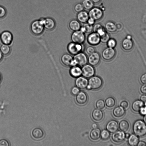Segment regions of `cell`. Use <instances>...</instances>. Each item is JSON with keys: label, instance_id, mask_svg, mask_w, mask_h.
I'll use <instances>...</instances> for the list:
<instances>
[{"label": "cell", "instance_id": "1", "mask_svg": "<svg viewBox=\"0 0 146 146\" xmlns=\"http://www.w3.org/2000/svg\"><path fill=\"white\" fill-rule=\"evenodd\" d=\"M134 133L138 137H142L146 135V124L141 120L135 121L133 124Z\"/></svg>", "mask_w": 146, "mask_h": 146}, {"label": "cell", "instance_id": "2", "mask_svg": "<svg viewBox=\"0 0 146 146\" xmlns=\"http://www.w3.org/2000/svg\"><path fill=\"white\" fill-rule=\"evenodd\" d=\"M103 84V80L100 77L94 75L89 78L86 89L89 90H98L102 87Z\"/></svg>", "mask_w": 146, "mask_h": 146}, {"label": "cell", "instance_id": "3", "mask_svg": "<svg viewBox=\"0 0 146 146\" xmlns=\"http://www.w3.org/2000/svg\"><path fill=\"white\" fill-rule=\"evenodd\" d=\"M44 28L42 24L39 20L33 22L30 26V30L32 33L36 36L41 35L43 32Z\"/></svg>", "mask_w": 146, "mask_h": 146}, {"label": "cell", "instance_id": "4", "mask_svg": "<svg viewBox=\"0 0 146 146\" xmlns=\"http://www.w3.org/2000/svg\"><path fill=\"white\" fill-rule=\"evenodd\" d=\"M84 48L83 44L72 42L68 44L67 46V50L70 54L74 56L82 52Z\"/></svg>", "mask_w": 146, "mask_h": 146}, {"label": "cell", "instance_id": "5", "mask_svg": "<svg viewBox=\"0 0 146 146\" xmlns=\"http://www.w3.org/2000/svg\"><path fill=\"white\" fill-rule=\"evenodd\" d=\"M72 42L83 44L86 39L85 33L80 30L73 32L71 36Z\"/></svg>", "mask_w": 146, "mask_h": 146}, {"label": "cell", "instance_id": "6", "mask_svg": "<svg viewBox=\"0 0 146 146\" xmlns=\"http://www.w3.org/2000/svg\"><path fill=\"white\" fill-rule=\"evenodd\" d=\"M116 52L114 48L107 47L104 49L102 52L103 59L106 61L112 60L115 57Z\"/></svg>", "mask_w": 146, "mask_h": 146}, {"label": "cell", "instance_id": "7", "mask_svg": "<svg viewBox=\"0 0 146 146\" xmlns=\"http://www.w3.org/2000/svg\"><path fill=\"white\" fill-rule=\"evenodd\" d=\"M89 17L93 19L96 21L100 20L104 16L103 10L100 8L93 7L88 12Z\"/></svg>", "mask_w": 146, "mask_h": 146}, {"label": "cell", "instance_id": "8", "mask_svg": "<svg viewBox=\"0 0 146 146\" xmlns=\"http://www.w3.org/2000/svg\"><path fill=\"white\" fill-rule=\"evenodd\" d=\"M82 76L88 79L95 75V74L94 67L88 63L82 67Z\"/></svg>", "mask_w": 146, "mask_h": 146}, {"label": "cell", "instance_id": "9", "mask_svg": "<svg viewBox=\"0 0 146 146\" xmlns=\"http://www.w3.org/2000/svg\"><path fill=\"white\" fill-rule=\"evenodd\" d=\"M43 25L44 29L48 31L54 30L56 26L55 21L50 17L41 18L39 19Z\"/></svg>", "mask_w": 146, "mask_h": 146}, {"label": "cell", "instance_id": "10", "mask_svg": "<svg viewBox=\"0 0 146 146\" xmlns=\"http://www.w3.org/2000/svg\"><path fill=\"white\" fill-rule=\"evenodd\" d=\"M87 41L90 45H98L101 42L100 36L97 33L92 32L89 34L87 38Z\"/></svg>", "mask_w": 146, "mask_h": 146}, {"label": "cell", "instance_id": "11", "mask_svg": "<svg viewBox=\"0 0 146 146\" xmlns=\"http://www.w3.org/2000/svg\"><path fill=\"white\" fill-rule=\"evenodd\" d=\"M73 58L76 61L77 65L81 67L88 63L87 56L83 51L74 55Z\"/></svg>", "mask_w": 146, "mask_h": 146}, {"label": "cell", "instance_id": "12", "mask_svg": "<svg viewBox=\"0 0 146 146\" xmlns=\"http://www.w3.org/2000/svg\"><path fill=\"white\" fill-rule=\"evenodd\" d=\"M101 59V56L99 53L95 51L89 55L88 57V63L94 67L96 66L99 64Z\"/></svg>", "mask_w": 146, "mask_h": 146}, {"label": "cell", "instance_id": "13", "mask_svg": "<svg viewBox=\"0 0 146 146\" xmlns=\"http://www.w3.org/2000/svg\"><path fill=\"white\" fill-rule=\"evenodd\" d=\"M0 38L3 44L10 45L12 43L13 37L11 32L8 31H5L0 35Z\"/></svg>", "mask_w": 146, "mask_h": 146}, {"label": "cell", "instance_id": "14", "mask_svg": "<svg viewBox=\"0 0 146 146\" xmlns=\"http://www.w3.org/2000/svg\"><path fill=\"white\" fill-rule=\"evenodd\" d=\"M88 100V96L85 92L82 91L80 92L76 95L75 100L77 104L81 106L85 105Z\"/></svg>", "mask_w": 146, "mask_h": 146}, {"label": "cell", "instance_id": "15", "mask_svg": "<svg viewBox=\"0 0 146 146\" xmlns=\"http://www.w3.org/2000/svg\"><path fill=\"white\" fill-rule=\"evenodd\" d=\"M75 83L76 86L80 89H86L88 84V80L81 76L76 78Z\"/></svg>", "mask_w": 146, "mask_h": 146}, {"label": "cell", "instance_id": "16", "mask_svg": "<svg viewBox=\"0 0 146 146\" xmlns=\"http://www.w3.org/2000/svg\"><path fill=\"white\" fill-rule=\"evenodd\" d=\"M73 57L70 54L65 53L62 54L60 58V61L64 66L68 67L72 66L73 60Z\"/></svg>", "mask_w": 146, "mask_h": 146}, {"label": "cell", "instance_id": "17", "mask_svg": "<svg viewBox=\"0 0 146 146\" xmlns=\"http://www.w3.org/2000/svg\"><path fill=\"white\" fill-rule=\"evenodd\" d=\"M112 141L116 143L122 142L125 138V133L121 131H117L113 133L111 136Z\"/></svg>", "mask_w": 146, "mask_h": 146}, {"label": "cell", "instance_id": "18", "mask_svg": "<svg viewBox=\"0 0 146 146\" xmlns=\"http://www.w3.org/2000/svg\"><path fill=\"white\" fill-rule=\"evenodd\" d=\"M91 116L94 121L96 122H100L103 119L104 115L103 112L101 110L96 108L93 110Z\"/></svg>", "mask_w": 146, "mask_h": 146}, {"label": "cell", "instance_id": "19", "mask_svg": "<svg viewBox=\"0 0 146 146\" xmlns=\"http://www.w3.org/2000/svg\"><path fill=\"white\" fill-rule=\"evenodd\" d=\"M44 135V132L43 130L38 127L34 129L31 132L32 137L36 140H40L42 139Z\"/></svg>", "mask_w": 146, "mask_h": 146}, {"label": "cell", "instance_id": "20", "mask_svg": "<svg viewBox=\"0 0 146 146\" xmlns=\"http://www.w3.org/2000/svg\"><path fill=\"white\" fill-rule=\"evenodd\" d=\"M119 128L118 122L114 120H111L108 122L106 129L110 133H113L117 131Z\"/></svg>", "mask_w": 146, "mask_h": 146}, {"label": "cell", "instance_id": "21", "mask_svg": "<svg viewBox=\"0 0 146 146\" xmlns=\"http://www.w3.org/2000/svg\"><path fill=\"white\" fill-rule=\"evenodd\" d=\"M69 73L72 77L75 78L82 76V67L77 65L71 66Z\"/></svg>", "mask_w": 146, "mask_h": 146}, {"label": "cell", "instance_id": "22", "mask_svg": "<svg viewBox=\"0 0 146 146\" xmlns=\"http://www.w3.org/2000/svg\"><path fill=\"white\" fill-rule=\"evenodd\" d=\"M89 18L88 12L84 10L77 13L76 15L77 20L82 24L86 23Z\"/></svg>", "mask_w": 146, "mask_h": 146}, {"label": "cell", "instance_id": "23", "mask_svg": "<svg viewBox=\"0 0 146 146\" xmlns=\"http://www.w3.org/2000/svg\"><path fill=\"white\" fill-rule=\"evenodd\" d=\"M101 131L98 128L93 129L90 132L89 137L92 141H96L100 138Z\"/></svg>", "mask_w": 146, "mask_h": 146}, {"label": "cell", "instance_id": "24", "mask_svg": "<svg viewBox=\"0 0 146 146\" xmlns=\"http://www.w3.org/2000/svg\"><path fill=\"white\" fill-rule=\"evenodd\" d=\"M69 29L74 32L80 30L81 25V23L77 19H72L70 21L68 24Z\"/></svg>", "mask_w": 146, "mask_h": 146}, {"label": "cell", "instance_id": "25", "mask_svg": "<svg viewBox=\"0 0 146 146\" xmlns=\"http://www.w3.org/2000/svg\"><path fill=\"white\" fill-rule=\"evenodd\" d=\"M121 46L124 50L127 51H129L133 48V42L131 40L125 38L122 41L121 43Z\"/></svg>", "mask_w": 146, "mask_h": 146}, {"label": "cell", "instance_id": "26", "mask_svg": "<svg viewBox=\"0 0 146 146\" xmlns=\"http://www.w3.org/2000/svg\"><path fill=\"white\" fill-rule=\"evenodd\" d=\"M112 113L113 116L117 118L123 117L125 113V110L121 106H117L113 110Z\"/></svg>", "mask_w": 146, "mask_h": 146}, {"label": "cell", "instance_id": "27", "mask_svg": "<svg viewBox=\"0 0 146 146\" xmlns=\"http://www.w3.org/2000/svg\"><path fill=\"white\" fill-rule=\"evenodd\" d=\"M104 28L106 31L110 33H114L117 31L115 24L111 21L106 23Z\"/></svg>", "mask_w": 146, "mask_h": 146}, {"label": "cell", "instance_id": "28", "mask_svg": "<svg viewBox=\"0 0 146 146\" xmlns=\"http://www.w3.org/2000/svg\"><path fill=\"white\" fill-rule=\"evenodd\" d=\"M144 106L143 102L141 100H136L133 102L131 105L133 110L136 112H139L140 110Z\"/></svg>", "mask_w": 146, "mask_h": 146}, {"label": "cell", "instance_id": "29", "mask_svg": "<svg viewBox=\"0 0 146 146\" xmlns=\"http://www.w3.org/2000/svg\"><path fill=\"white\" fill-rule=\"evenodd\" d=\"M93 26L87 23H85L81 26L80 30L85 33L89 34L93 32Z\"/></svg>", "mask_w": 146, "mask_h": 146}, {"label": "cell", "instance_id": "30", "mask_svg": "<svg viewBox=\"0 0 146 146\" xmlns=\"http://www.w3.org/2000/svg\"><path fill=\"white\" fill-rule=\"evenodd\" d=\"M128 139V143L131 146L137 145L139 141L138 137L134 134L130 135Z\"/></svg>", "mask_w": 146, "mask_h": 146}, {"label": "cell", "instance_id": "31", "mask_svg": "<svg viewBox=\"0 0 146 146\" xmlns=\"http://www.w3.org/2000/svg\"><path fill=\"white\" fill-rule=\"evenodd\" d=\"M0 50L3 55L7 56L11 53V48L9 45L3 44L0 46Z\"/></svg>", "mask_w": 146, "mask_h": 146}, {"label": "cell", "instance_id": "32", "mask_svg": "<svg viewBox=\"0 0 146 146\" xmlns=\"http://www.w3.org/2000/svg\"><path fill=\"white\" fill-rule=\"evenodd\" d=\"M120 129L123 132H126L129 129V124L128 121L123 120L121 121L119 124Z\"/></svg>", "mask_w": 146, "mask_h": 146}, {"label": "cell", "instance_id": "33", "mask_svg": "<svg viewBox=\"0 0 146 146\" xmlns=\"http://www.w3.org/2000/svg\"><path fill=\"white\" fill-rule=\"evenodd\" d=\"M105 105L106 107L109 108L114 107L116 104V101L115 99L112 97H109L105 100Z\"/></svg>", "mask_w": 146, "mask_h": 146}, {"label": "cell", "instance_id": "34", "mask_svg": "<svg viewBox=\"0 0 146 146\" xmlns=\"http://www.w3.org/2000/svg\"><path fill=\"white\" fill-rule=\"evenodd\" d=\"M84 9L90 10L94 7V3L91 0H83L82 3Z\"/></svg>", "mask_w": 146, "mask_h": 146}, {"label": "cell", "instance_id": "35", "mask_svg": "<svg viewBox=\"0 0 146 146\" xmlns=\"http://www.w3.org/2000/svg\"><path fill=\"white\" fill-rule=\"evenodd\" d=\"M110 133L106 129H104L101 131L100 137L104 140H106L108 139L110 137Z\"/></svg>", "mask_w": 146, "mask_h": 146}, {"label": "cell", "instance_id": "36", "mask_svg": "<svg viewBox=\"0 0 146 146\" xmlns=\"http://www.w3.org/2000/svg\"><path fill=\"white\" fill-rule=\"evenodd\" d=\"M95 106L97 108L102 110L105 108V103L104 100L101 99H99L96 101Z\"/></svg>", "mask_w": 146, "mask_h": 146}, {"label": "cell", "instance_id": "37", "mask_svg": "<svg viewBox=\"0 0 146 146\" xmlns=\"http://www.w3.org/2000/svg\"><path fill=\"white\" fill-rule=\"evenodd\" d=\"M100 42L103 44H106L110 38V36L107 31L100 36Z\"/></svg>", "mask_w": 146, "mask_h": 146}, {"label": "cell", "instance_id": "38", "mask_svg": "<svg viewBox=\"0 0 146 146\" xmlns=\"http://www.w3.org/2000/svg\"><path fill=\"white\" fill-rule=\"evenodd\" d=\"M84 9L82 4L80 3H76L74 7V10L77 13L84 10Z\"/></svg>", "mask_w": 146, "mask_h": 146}, {"label": "cell", "instance_id": "39", "mask_svg": "<svg viewBox=\"0 0 146 146\" xmlns=\"http://www.w3.org/2000/svg\"><path fill=\"white\" fill-rule=\"evenodd\" d=\"M106 44L107 47L114 48L116 45L117 42L114 39L110 38Z\"/></svg>", "mask_w": 146, "mask_h": 146}, {"label": "cell", "instance_id": "40", "mask_svg": "<svg viewBox=\"0 0 146 146\" xmlns=\"http://www.w3.org/2000/svg\"><path fill=\"white\" fill-rule=\"evenodd\" d=\"M96 51L95 48L93 46L90 45L88 46L86 48V52L89 55Z\"/></svg>", "mask_w": 146, "mask_h": 146}, {"label": "cell", "instance_id": "41", "mask_svg": "<svg viewBox=\"0 0 146 146\" xmlns=\"http://www.w3.org/2000/svg\"><path fill=\"white\" fill-rule=\"evenodd\" d=\"M7 14V11L3 7L0 6V19L5 17Z\"/></svg>", "mask_w": 146, "mask_h": 146}, {"label": "cell", "instance_id": "42", "mask_svg": "<svg viewBox=\"0 0 146 146\" xmlns=\"http://www.w3.org/2000/svg\"><path fill=\"white\" fill-rule=\"evenodd\" d=\"M104 27L100 23L95 24L93 26V32L97 33L99 30Z\"/></svg>", "mask_w": 146, "mask_h": 146}, {"label": "cell", "instance_id": "43", "mask_svg": "<svg viewBox=\"0 0 146 146\" xmlns=\"http://www.w3.org/2000/svg\"><path fill=\"white\" fill-rule=\"evenodd\" d=\"M10 145L9 141L5 139L0 140V146H9Z\"/></svg>", "mask_w": 146, "mask_h": 146}, {"label": "cell", "instance_id": "44", "mask_svg": "<svg viewBox=\"0 0 146 146\" xmlns=\"http://www.w3.org/2000/svg\"><path fill=\"white\" fill-rule=\"evenodd\" d=\"M80 89L77 87L74 86L72 88L71 90V92L72 94L74 96L77 95L80 92Z\"/></svg>", "mask_w": 146, "mask_h": 146}, {"label": "cell", "instance_id": "45", "mask_svg": "<svg viewBox=\"0 0 146 146\" xmlns=\"http://www.w3.org/2000/svg\"><path fill=\"white\" fill-rule=\"evenodd\" d=\"M120 106L124 109L127 108L129 106L128 102L126 100L122 101L120 103Z\"/></svg>", "mask_w": 146, "mask_h": 146}, {"label": "cell", "instance_id": "46", "mask_svg": "<svg viewBox=\"0 0 146 146\" xmlns=\"http://www.w3.org/2000/svg\"><path fill=\"white\" fill-rule=\"evenodd\" d=\"M140 80L143 84H146V73L143 74L141 77Z\"/></svg>", "mask_w": 146, "mask_h": 146}, {"label": "cell", "instance_id": "47", "mask_svg": "<svg viewBox=\"0 0 146 146\" xmlns=\"http://www.w3.org/2000/svg\"><path fill=\"white\" fill-rule=\"evenodd\" d=\"M140 90L142 93L146 94V84H143L141 86Z\"/></svg>", "mask_w": 146, "mask_h": 146}, {"label": "cell", "instance_id": "48", "mask_svg": "<svg viewBox=\"0 0 146 146\" xmlns=\"http://www.w3.org/2000/svg\"><path fill=\"white\" fill-rule=\"evenodd\" d=\"M141 115H144L146 114V107L143 106L141 108L139 112Z\"/></svg>", "mask_w": 146, "mask_h": 146}, {"label": "cell", "instance_id": "49", "mask_svg": "<svg viewBox=\"0 0 146 146\" xmlns=\"http://www.w3.org/2000/svg\"><path fill=\"white\" fill-rule=\"evenodd\" d=\"M96 21L93 19L89 17L87 21V23L88 24L93 25L95 24V23Z\"/></svg>", "mask_w": 146, "mask_h": 146}, {"label": "cell", "instance_id": "50", "mask_svg": "<svg viewBox=\"0 0 146 146\" xmlns=\"http://www.w3.org/2000/svg\"><path fill=\"white\" fill-rule=\"evenodd\" d=\"M117 31H120L123 28L122 24L120 23H117L115 24Z\"/></svg>", "mask_w": 146, "mask_h": 146}, {"label": "cell", "instance_id": "51", "mask_svg": "<svg viewBox=\"0 0 146 146\" xmlns=\"http://www.w3.org/2000/svg\"><path fill=\"white\" fill-rule=\"evenodd\" d=\"M137 146H146V142L144 141H139Z\"/></svg>", "mask_w": 146, "mask_h": 146}, {"label": "cell", "instance_id": "52", "mask_svg": "<svg viewBox=\"0 0 146 146\" xmlns=\"http://www.w3.org/2000/svg\"><path fill=\"white\" fill-rule=\"evenodd\" d=\"M140 100L143 102H146V95L144 94L141 96L140 97Z\"/></svg>", "mask_w": 146, "mask_h": 146}, {"label": "cell", "instance_id": "53", "mask_svg": "<svg viewBox=\"0 0 146 146\" xmlns=\"http://www.w3.org/2000/svg\"><path fill=\"white\" fill-rule=\"evenodd\" d=\"M94 4H97L100 3L102 0H91Z\"/></svg>", "mask_w": 146, "mask_h": 146}, {"label": "cell", "instance_id": "54", "mask_svg": "<svg viewBox=\"0 0 146 146\" xmlns=\"http://www.w3.org/2000/svg\"><path fill=\"white\" fill-rule=\"evenodd\" d=\"M92 127L93 129H95L98 127V125L95 123H93L92 125Z\"/></svg>", "mask_w": 146, "mask_h": 146}, {"label": "cell", "instance_id": "55", "mask_svg": "<svg viewBox=\"0 0 146 146\" xmlns=\"http://www.w3.org/2000/svg\"><path fill=\"white\" fill-rule=\"evenodd\" d=\"M130 134L129 133H126L125 134V138L126 139H128L130 136Z\"/></svg>", "mask_w": 146, "mask_h": 146}, {"label": "cell", "instance_id": "56", "mask_svg": "<svg viewBox=\"0 0 146 146\" xmlns=\"http://www.w3.org/2000/svg\"><path fill=\"white\" fill-rule=\"evenodd\" d=\"M3 58V55L0 50V62L1 61Z\"/></svg>", "mask_w": 146, "mask_h": 146}, {"label": "cell", "instance_id": "57", "mask_svg": "<svg viewBox=\"0 0 146 146\" xmlns=\"http://www.w3.org/2000/svg\"><path fill=\"white\" fill-rule=\"evenodd\" d=\"M143 120L145 123L146 124V114L144 115L143 118Z\"/></svg>", "mask_w": 146, "mask_h": 146}, {"label": "cell", "instance_id": "58", "mask_svg": "<svg viewBox=\"0 0 146 146\" xmlns=\"http://www.w3.org/2000/svg\"><path fill=\"white\" fill-rule=\"evenodd\" d=\"M126 38L129 40H131L132 36L130 35H128L126 36Z\"/></svg>", "mask_w": 146, "mask_h": 146}, {"label": "cell", "instance_id": "59", "mask_svg": "<svg viewBox=\"0 0 146 146\" xmlns=\"http://www.w3.org/2000/svg\"><path fill=\"white\" fill-rule=\"evenodd\" d=\"M2 79V77L1 74L0 73V83L1 82Z\"/></svg>", "mask_w": 146, "mask_h": 146}, {"label": "cell", "instance_id": "60", "mask_svg": "<svg viewBox=\"0 0 146 146\" xmlns=\"http://www.w3.org/2000/svg\"><path fill=\"white\" fill-rule=\"evenodd\" d=\"M145 106L146 107V102H145Z\"/></svg>", "mask_w": 146, "mask_h": 146}, {"label": "cell", "instance_id": "61", "mask_svg": "<svg viewBox=\"0 0 146 146\" xmlns=\"http://www.w3.org/2000/svg\"></svg>", "mask_w": 146, "mask_h": 146}]
</instances>
